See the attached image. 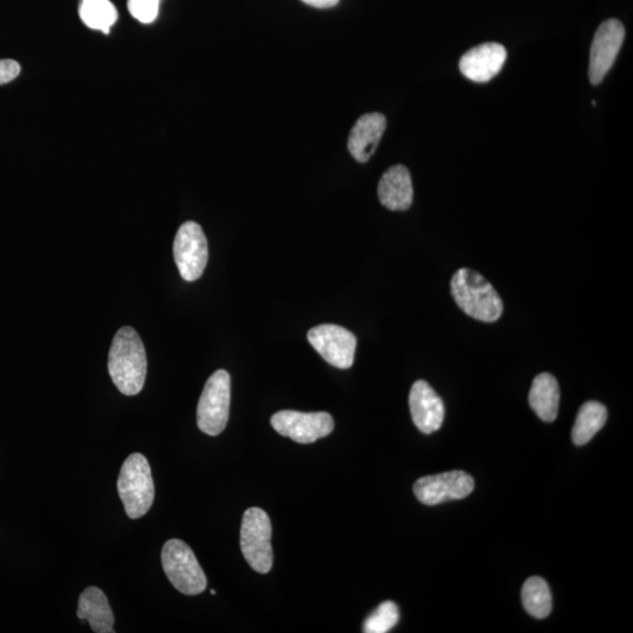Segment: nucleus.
I'll list each match as a JSON object with an SVG mask.
<instances>
[{"mask_svg":"<svg viewBox=\"0 0 633 633\" xmlns=\"http://www.w3.org/2000/svg\"><path fill=\"white\" fill-rule=\"evenodd\" d=\"M608 420V410L597 401H588L577 414L573 433L574 444L576 446L587 445L595 435L602 430Z\"/></svg>","mask_w":633,"mask_h":633,"instance_id":"a211bd4d","label":"nucleus"},{"mask_svg":"<svg viewBox=\"0 0 633 633\" xmlns=\"http://www.w3.org/2000/svg\"><path fill=\"white\" fill-rule=\"evenodd\" d=\"M271 425L278 434L298 444H312L328 437L335 428V421L326 412L281 411L272 415Z\"/></svg>","mask_w":633,"mask_h":633,"instance_id":"6e6552de","label":"nucleus"},{"mask_svg":"<svg viewBox=\"0 0 633 633\" xmlns=\"http://www.w3.org/2000/svg\"><path fill=\"white\" fill-rule=\"evenodd\" d=\"M451 291L456 304L469 317L494 323L502 316L503 303L498 291L479 272L466 268L456 271Z\"/></svg>","mask_w":633,"mask_h":633,"instance_id":"f03ea898","label":"nucleus"},{"mask_svg":"<svg viewBox=\"0 0 633 633\" xmlns=\"http://www.w3.org/2000/svg\"><path fill=\"white\" fill-rule=\"evenodd\" d=\"M475 487L471 475L452 471L425 476L414 483L413 492L426 506H437L453 500H462L472 494Z\"/></svg>","mask_w":633,"mask_h":633,"instance_id":"9d476101","label":"nucleus"},{"mask_svg":"<svg viewBox=\"0 0 633 633\" xmlns=\"http://www.w3.org/2000/svg\"><path fill=\"white\" fill-rule=\"evenodd\" d=\"M560 397V386L556 378L549 373H541L533 381L529 404L541 420L553 422L557 418Z\"/></svg>","mask_w":633,"mask_h":633,"instance_id":"f3484780","label":"nucleus"},{"mask_svg":"<svg viewBox=\"0 0 633 633\" xmlns=\"http://www.w3.org/2000/svg\"><path fill=\"white\" fill-rule=\"evenodd\" d=\"M79 15L90 29L106 34L118 20V11L110 0H81Z\"/></svg>","mask_w":633,"mask_h":633,"instance_id":"aec40b11","label":"nucleus"},{"mask_svg":"<svg viewBox=\"0 0 633 633\" xmlns=\"http://www.w3.org/2000/svg\"><path fill=\"white\" fill-rule=\"evenodd\" d=\"M174 258L180 275L187 282L197 281L208 263V242L200 224L183 223L174 241Z\"/></svg>","mask_w":633,"mask_h":633,"instance_id":"0eeeda50","label":"nucleus"},{"mask_svg":"<svg viewBox=\"0 0 633 633\" xmlns=\"http://www.w3.org/2000/svg\"><path fill=\"white\" fill-rule=\"evenodd\" d=\"M386 129V118L380 113L365 114L353 126L347 141L352 158L360 163L371 159Z\"/></svg>","mask_w":633,"mask_h":633,"instance_id":"4468645a","label":"nucleus"},{"mask_svg":"<svg viewBox=\"0 0 633 633\" xmlns=\"http://www.w3.org/2000/svg\"><path fill=\"white\" fill-rule=\"evenodd\" d=\"M303 3L313 6L317 9L333 8L339 3V0H302Z\"/></svg>","mask_w":633,"mask_h":633,"instance_id":"b1692460","label":"nucleus"},{"mask_svg":"<svg viewBox=\"0 0 633 633\" xmlns=\"http://www.w3.org/2000/svg\"><path fill=\"white\" fill-rule=\"evenodd\" d=\"M77 615L79 619L90 623L94 632H114L113 611L104 591L99 588H87L83 594L80 595Z\"/></svg>","mask_w":633,"mask_h":633,"instance_id":"dca6fc26","label":"nucleus"},{"mask_svg":"<svg viewBox=\"0 0 633 633\" xmlns=\"http://www.w3.org/2000/svg\"><path fill=\"white\" fill-rule=\"evenodd\" d=\"M162 567L170 583L181 594L200 595L207 588V577L187 543L170 540L162 548Z\"/></svg>","mask_w":633,"mask_h":633,"instance_id":"20e7f679","label":"nucleus"},{"mask_svg":"<svg viewBox=\"0 0 633 633\" xmlns=\"http://www.w3.org/2000/svg\"><path fill=\"white\" fill-rule=\"evenodd\" d=\"M524 609L530 616L543 619L553 610V596L549 585L541 577H530L522 588Z\"/></svg>","mask_w":633,"mask_h":633,"instance_id":"6ab92c4d","label":"nucleus"},{"mask_svg":"<svg viewBox=\"0 0 633 633\" xmlns=\"http://www.w3.org/2000/svg\"><path fill=\"white\" fill-rule=\"evenodd\" d=\"M625 38L624 26L617 19L605 20L598 27L590 49L589 78L591 84H601L615 64Z\"/></svg>","mask_w":633,"mask_h":633,"instance_id":"9b49d317","label":"nucleus"},{"mask_svg":"<svg viewBox=\"0 0 633 633\" xmlns=\"http://www.w3.org/2000/svg\"><path fill=\"white\" fill-rule=\"evenodd\" d=\"M308 339L313 349L337 369H350L355 362L357 338L342 326L318 325L309 331Z\"/></svg>","mask_w":633,"mask_h":633,"instance_id":"1a4fd4ad","label":"nucleus"},{"mask_svg":"<svg viewBox=\"0 0 633 633\" xmlns=\"http://www.w3.org/2000/svg\"><path fill=\"white\" fill-rule=\"evenodd\" d=\"M20 74V65L16 60H0V85L9 84Z\"/></svg>","mask_w":633,"mask_h":633,"instance_id":"5701e85b","label":"nucleus"},{"mask_svg":"<svg viewBox=\"0 0 633 633\" xmlns=\"http://www.w3.org/2000/svg\"><path fill=\"white\" fill-rule=\"evenodd\" d=\"M506 60L505 46L485 43L467 51L460 59L459 67L461 73L474 83H488L498 76Z\"/></svg>","mask_w":633,"mask_h":633,"instance_id":"f8f14e48","label":"nucleus"},{"mask_svg":"<svg viewBox=\"0 0 633 633\" xmlns=\"http://www.w3.org/2000/svg\"><path fill=\"white\" fill-rule=\"evenodd\" d=\"M211 595H216V591L215 590H211Z\"/></svg>","mask_w":633,"mask_h":633,"instance_id":"393cba45","label":"nucleus"},{"mask_svg":"<svg viewBox=\"0 0 633 633\" xmlns=\"http://www.w3.org/2000/svg\"><path fill=\"white\" fill-rule=\"evenodd\" d=\"M231 398V381L227 371L219 370L204 386L197 406V426L203 433L216 437L226 430Z\"/></svg>","mask_w":633,"mask_h":633,"instance_id":"423d86ee","label":"nucleus"},{"mask_svg":"<svg viewBox=\"0 0 633 633\" xmlns=\"http://www.w3.org/2000/svg\"><path fill=\"white\" fill-rule=\"evenodd\" d=\"M108 371L117 389L132 397L144 389L147 376V356L138 332L125 326L114 336Z\"/></svg>","mask_w":633,"mask_h":633,"instance_id":"f257e3e1","label":"nucleus"},{"mask_svg":"<svg viewBox=\"0 0 633 633\" xmlns=\"http://www.w3.org/2000/svg\"><path fill=\"white\" fill-rule=\"evenodd\" d=\"M271 522L261 508H249L243 515L241 527V550L256 573L268 574L274 563L271 547Z\"/></svg>","mask_w":633,"mask_h":633,"instance_id":"39448f33","label":"nucleus"},{"mask_svg":"<svg viewBox=\"0 0 633 633\" xmlns=\"http://www.w3.org/2000/svg\"><path fill=\"white\" fill-rule=\"evenodd\" d=\"M399 618L400 614L397 604L387 601L381 603L379 607L366 618L363 630L365 633H386L398 624Z\"/></svg>","mask_w":633,"mask_h":633,"instance_id":"412c9836","label":"nucleus"},{"mask_svg":"<svg viewBox=\"0 0 633 633\" xmlns=\"http://www.w3.org/2000/svg\"><path fill=\"white\" fill-rule=\"evenodd\" d=\"M410 408L414 425L422 433L437 432L444 424V403L425 380H418L413 384L410 393Z\"/></svg>","mask_w":633,"mask_h":633,"instance_id":"ddd939ff","label":"nucleus"},{"mask_svg":"<svg viewBox=\"0 0 633 633\" xmlns=\"http://www.w3.org/2000/svg\"><path fill=\"white\" fill-rule=\"evenodd\" d=\"M118 492L131 519H140L151 509L155 487L151 466L144 455L134 453L125 460L118 479Z\"/></svg>","mask_w":633,"mask_h":633,"instance_id":"7ed1b4c3","label":"nucleus"},{"mask_svg":"<svg viewBox=\"0 0 633 633\" xmlns=\"http://www.w3.org/2000/svg\"><path fill=\"white\" fill-rule=\"evenodd\" d=\"M161 0H128V11L142 24H151L159 16Z\"/></svg>","mask_w":633,"mask_h":633,"instance_id":"4be33fe9","label":"nucleus"},{"mask_svg":"<svg viewBox=\"0 0 633 633\" xmlns=\"http://www.w3.org/2000/svg\"><path fill=\"white\" fill-rule=\"evenodd\" d=\"M379 201L387 209L404 211L412 206L413 185L405 166L391 167L383 175L378 187Z\"/></svg>","mask_w":633,"mask_h":633,"instance_id":"2eb2a0df","label":"nucleus"}]
</instances>
